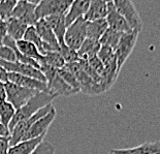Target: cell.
<instances>
[{"mask_svg":"<svg viewBox=\"0 0 160 154\" xmlns=\"http://www.w3.org/2000/svg\"><path fill=\"white\" fill-rule=\"evenodd\" d=\"M56 97H57L56 95L51 94L50 92H38V93H37L35 96H33L26 105H24L22 108H20L16 111V114L13 116L11 124L8 126L9 131H12V129L15 127L17 124H19L20 122L30 118L32 115H34L36 112H38L40 109L45 108L46 105L52 104V101Z\"/></svg>","mask_w":160,"mask_h":154,"instance_id":"1","label":"cell"},{"mask_svg":"<svg viewBox=\"0 0 160 154\" xmlns=\"http://www.w3.org/2000/svg\"><path fill=\"white\" fill-rule=\"evenodd\" d=\"M71 3L70 0H42L36 5V18L42 20L52 16H65Z\"/></svg>","mask_w":160,"mask_h":154,"instance_id":"2","label":"cell"},{"mask_svg":"<svg viewBox=\"0 0 160 154\" xmlns=\"http://www.w3.org/2000/svg\"><path fill=\"white\" fill-rule=\"evenodd\" d=\"M87 24L88 22L86 20L81 18L67 27L64 36V44L78 52L87 38Z\"/></svg>","mask_w":160,"mask_h":154,"instance_id":"3","label":"cell"},{"mask_svg":"<svg viewBox=\"0 0 160 154\" xmlns=\"http://www.w3.org/2000/svg\"><path fill=\"white\" fill-rule=\"evenodd\" d=\"M114 5L117 11L128 23L129 27L135 33H141L142 30V20L138 9L131 0H115Z\"/></svg>","mask_w":160,"mask_h":154,"instance_id":"4","label":"cell"},{"mask_svg":"<svg viewBox=\"0 0 160 154\" xmlns=\"http://www.w3.org/2000/svg\"><path fill=\"white\" fill-rule=\"evenodd\" d=\"M5 91H6V100L13 105L16 110L22 108L26 105L33 96L38 93L39 91L33 90V89L25 88L12 84L11 82L5 83Z\"/></svg>","mask_w":160,"mask_h":154,"instance_id":"5","label":"cell"},{"mask_svg":"<svg viewBox=\"0 0 160 154\" xmlns=\"http://www.w3.org/2000/svg\"><path fill=\"white\" fill-rule=\"evenodd\" d=\"M54 107L52 104L46 105L45 108L40 109L38 112H36L34 115H32L31 117L26 119L22 122H20L19 124H17L11 131V146L16 145V144L20 143L23 141V139L25 138L27 131H29V128L34 124V123L38 120V119L42 118L43 116H46L48 113H50V111L52 110Z\"/></svg>","mask_w":160,"mask_h":154,"instance_id":"6","label":"cell"},{"mask_svg":"<svg viewBox=\"0 0 160 154\" xmlns=\"http://www.w3.org/2000/svg\"><path fill=\"white\" fill-rule=\"evenodd\" d=\"M138 33L130 32L123 33L121 35V38L119 40V44L115 50L116 58H117V69L118 73H120L122 66L124 65L126 60L130 56V54L133 51L135 44L138 42Z\"/></svg>","mask_w":160,"mask_h":154,"instance_id":"7","label":"cell"},{"mask_svg":"<svg viewBox=\"0 0 160 154\" xmlns=\"http://www.w3.org/2000/svg\"><path fill=\"white\" fill-rule=\"evenodd\" d=\"M39 2V0H20L13 9L12 17L27 26H34L38 21L35 15V9Z\"/></svg>","mask_w":160,"mask_h":154,"instance_id":"8","label":"cell"},{"mask_svg":"<svg viewBox=\"0 0 160 154\" xmlns=\"http://www.w3.org/2000/svg\"><path fill=\"white\" fill-rule=\"evenodd\" d=\"M56 116H57V112L55 110V108H53L52 110L50 111V113H48L42 118L38 119V120L29 128V131H27L25 138L23 139V141L36 139V138H39V136H45L51 124L55 120Z\"/></svg>","mask_w":160,"mask_h":154,"instance_id":"9","label":"cell"},{"mask_svg":"<svg viewBox=\"0 0 160 154\" xmlns=\"http://www.w3.org/2000/svg\"><path fill=\"white\" fill-rule=\"evenodd\" d=\"M108 22V28L115 30L120 33H130L133 32L129 27L128 23L122 17V15L115 8L113 1H108V15L105 18Z\"/></svg>","mask_w":160,"mask_h":154,"instance_id":"10","label":"cell"},{"mask_svg":"<svg viewBox=\"0 0 160 154\" xmlns=\"http://www.w3.org/2000/svg\"><path fill=\"white\" fill-rule=\"evenodd\" d=\"M8 82L18 85V86L33 89V90H37L39 92H49L47 83L38 81V80H36V79L24 76V74L9 73L8 74Z\"/></svg>","mask_w":160,"mask_h":154,"instance_id":"11","label":"cell"},{"mask_svg":"<svg viewBox=\"0 0 160 154\" xmlns=\"http://www.w3.org/2000/svg\"><path fill=\"white\" fill-rule=\"evenodd\" d=\"M34 27H35L37 33H38V35L40 36V38L49 44L55 52H59V50H60L59 43H58V40L56 38L55 34L53 32L52 28L50 27V25L48 24L46 20L45 19L38 20L34 25Z\"/></svg>","mask_w":160,"mask_h":154,"instance_id":"12","label":"cell"},{"mask_svg":"<svg viewBox=\"0 0 160 154\" xmlns=\"http://www.w3.org/2000/svg\"><path fill=\"white\" fill-rule=\"evenodd\" d=\"M113 154H160V141L147 142L142 145L126 149H111Z\"/></svg>","mask_w":160,"mask_h":154,"instance_id":"13","label":"cell"},{"mask_svg":"<svg viewBox=\"0 0 160 154\" xmlns=\"http://www.w3.org/2000/svg\"><path fill=\"white\" fill-rule=\"evenodd\" d=\"M47 85H48V90H49L50 93L56 95V96H59V95L69 96V95L78 93L74 89L71 88L69 85L58 74V71L51 80L47 82Z\"/></svg>","mask_w":160,"mask_h":154,"instance_id":"14","label":"cell"},{"mask_svg":"<svg viewBox=\"0 0 160 154\" xmlns=\"http://www.w3.org/2000/svg\"><path fill=\"white\" fill-rule=\"evenodd\" d=\"M90 1L89 0H76L72 1L68 12L65 15V24L66 27L71 25L73 22L81 18H84L86 13L89 8Z\"/></svg>","mask_w":160,"mask_h":154,"instance_id":"15","label":"cell"},{"mask_svg":"<svg viewBox=\"0 0 160 154\" xmlns=\"http://www.w3.org/2000/svg\"><path fill=\"white\" fill-rule=\"evenodd\" d=\"M108 15V1L104 0H92L90 1L89 8L84 16L87 22L97 21V20L105 19Z\"/></svg>","mask_w":160,"mask_h":154,"instance_id":"16","label":"cell"},{"mask_svg":"<svg viewBox=\"0 0 160 154\" xmlns=\"http://www.w3.org/2000/svg\"><path fill=\"white\" fill-rule=\"evenodd\" d=\"M52 28L56 38L59 43V46H63L64 44V36L66 32V24H65V16H52L45 19Z\"/></svg>","mask_w":160,"mask_h":154,"instance_id":"17","label":"cell"},{"mask_svg":"<svg viewBox=\"0 0 160 154\" xmlns=\"http://www.w3.org/2000/svg\"><path fill=\"white\" fill-rule=\"evenodd\" d=\"M16 44H17V48H18V50L20 51V53L23 54L24 56L35 60L40 66L45 63V57L39 53V51L37 50V48L32 43L27 42L25 39H22V40H19V42H16Z\"/></svg>","mask_w":160,"mask_h":154,"instance_id":"18","label":"cell"},{"mask_svg":"<svg viewBox=\"0 0 160 154\" xmlns=\"http://www.w3.org/2000/svg\"><path fill=\"white\" fill-rule=\"evenodd\" d=\"M23 39L32 43L37 48V50L39 51V53L42 54V55H45V54L49 53V52H55L49 44L40 38V36L38 35V33H37L34 26H29L28 28H27Z\"/></svg>","mask_w":160,"mask_h":154,"instance_id":"19","label":"cell"},{"mask_svg":"<svg viewBox=\"0 0 160 154\" xmlns=\"http://www.w3.org/2000/svg\"><path fill=\"white\" fill-rule=\"evenodd\" d=\"M43 140H45V136L21 141L20 143L16 144V145L9 147L8 154H31Z\"/></svg>","mask_w":160,"mask_h":154,"instance_id":"20","label":"cell"},{"mask_svg":"<svg viewBox=\"0 0 160 154\" xmlns=\"http://www.w3.org/2000/svg\"><path fill=\"white\" fill-rule=\"evenodd\" d=\"M29 26L24 24L20 20L12 17L6 21V31H8V35L12 37L13 40L19 42L24 38V35L26 33V30Z\"/></svg>","mask_w":160,"mask_h":154,"instance_id":"21","label":"cell"},{"mask_svg":"<svg viewBox=\"0 0 160 154\" xmlns=\"http://www.w3.org/2000/svg\"><path fill=\"white\" fill-rule=\"evenodd\" d=\"M108 29V22L105 19L97 20V21L88 22L87 24V38L99 42L104 32Z\"/></svg>","mask_w":160,"mask_h":154,"instance_id":"22","label":"cell"},{"mask_svg":"<svg viewBox=\"0 0 160 154\" xmlns=\"http://www.w3.org/2000/svg\"><path fill=\"white\" fill-rule=\"evenodd\" d=\"M100 48H101V44L99 42L86 38V40L83 43L79 51H78V54H79V57L81 59L89 60L91 58L96 57L98 55V52H99Z\"/></svg>","mask_w":160,"mask_h":154,"instance_id":"23","label":"cell"},{"mask_svg":"<svg viewBox=\"0 0 160 154\" xmlns=\"http://www.w3.org/2000/svg\"><path fill=\"white\" fill-rule=\"evenodd\" d=\"M16 109L13 108L12 104H9L8 100L0 102V122L3 125L9 126L12 120L13 116L16 114Z\"/></svg>","mask_w":160,"mask_h":154,"instance_id":"24","label":"cell"},{"mask_svg":"<svg viewBox=\"0 0 160 154\" xmlns=\"http://www.w3.org/2000/svg\"><path fill=\"white\" fill-rule=\"evenodd\" d=\"M123 33H120V32H117L115 30H112L108 28L107 31L104 32V34L102 35V37L100 38L99 43L101 46H104V47H108L111 49H113L114 51L116 50L117 48L118 44H119V40L121 38V35Z\"/></svg>","mask_w":160,"mask_h":154,"instance_id":"25","label":"cell"},{"mask_svg":"<svg viewBox=\"0 0 160 154\" xmlns=\"http://www.w3.org/2000/svg\"><path fill=\"white\" fill-rule=\"evenodd\" d=\"M43 57H45V63L43 64L55 68L56 70H59L65 66V62H64L63 58L61 57L59 52H49V53L45 54Z\"/></svg>","mask_w":160,"mask_h":154,"instance_id":"26","label":"cell"},{"mask_svg":"<svg viewBox=\"0 0 160 154\" xmlns=\"http://www.w3.org/2000/svg\"><path fill=\"white\" fill-rule=\"evenodd\" d=\"M58 74H59V76L62 78L71 88L74 89L77 92L81 91L80 84H79V82H78V80H77L76 76L71 73L69 68L66 66V64H65V66H64L63 68H61V69L58 70Z\"/></svg>","mask_w":160,"mask_h":154,"instance_id":"27","label":"cell"},{"mask_svg":"<svg viewBox=\"0 0 160 154\" xmlns=\"http://www.w3.org/2000/svg\"><path fill=\"white\" fill-rule=\"evenodd\" d=\"M17 3V0H2L0 1V18L3 21H8L12 17L13 9H15Z\"/></svg>","mask_w":160,"mask_h":154,"instance_id":"28","label":"cell"},{"mask_svg":"<svg viewBox=\"0 0 160 154\" xmlns=\"http://www.w3.org/2000/svg\"><path fill=\"white\" fill-rule=\"evenodd\" d=\"M59 54L61 55V57L63 58L65 64H70V63L78 62V61H80V59H81L77 51L70 49V48L67 47L66 44L60 46Z\"/></svg>","mask_w":160,"mask_h":154,"instance_id":"29","label":"cell"},{"mask_svg":"<svg viewBox=\"0 0 160 154\" xmlns=\"http://www.w3.org/2000/svg\"><path fill=\"white\" fill-rule=\"evenodd\" d=\"M54 152H55V147L50 142L43 140L31 154H54Z\"/></svg>","mask_w":160,"mask_h":154,"instance_id":"30","label":"cell"},{"mask_svg":"<svg viewBox=\"0 0 160 154\" xmlns=\"http://www.w3.org/2000/svg\"><path fill=\"white\" fill-rule=\"evenodd\" d=\"M0 59L6 60V61H16L15 53L12 49L5 47L0 46Z\"/></svg>","mask_w":160,"mask_h":154,"instance_id":"31","label":"cell"},{"mask_svg":"<svg viewBox=\"0 0 160 154\" xmlns=\"http://www.w3.org/2000/svg\"><path fill=\"white\" fill-rule=\"evenodd\" d=\"M11 138L0 136V154H8L11 147Z\"/></svg>","mask_w":160,"mask_h":154,"instance_id":"32","label":"cell"},{"mask_svg":"<svg viewBox=\"0 0 160 154\" xmlns=\"http://www.w3.org/2000/svg\"><path fill=\"white\" fill-rule=\"evenodd\" d=\"M8 35L6 31V22L0 18V46H3V39Z\"/></svg>","mask_w":160,"mask_h":154,"instance_id":"33","label":"cell"},{"mask_svg":"<svg viewBox=\"0 0 160 154\" xmlns=\"http://www.w3.org/2000/svg\"><path fill=\"white\" fill-rule=\"evenodd\" d=\"M0 136H3V138H11V131L8 126L3 125L1 122H0Z\"/></svg>","mask_w":160,"mask_h":154,"instance_id":"34","label":"cell"},{"mask_svg":"<svg viewBox=\"0 0 160 154\" xmlns=\"http://www.w3.org/2000/svg\"><path fill=\"white\" fill-rule=\"evenodd\" d=\"M6 100V91H5V83L0 81V102Z\"/></svg>","mask_w":160,"mask_h":154,"instance_id":"35","label":"cell"},{"mask_svg":"<svg viewBox=\"0 0 160 154\" xmlns=\"http://www.w3.org/2000/svg\"><path fill=\"white\" fill-rule=\"evenodd\" d=\"M0 81L3 82V83L8 82V73L1 66H0Z\"/></svg>","mask_w":160,"mask_h":154,"instance_id":"36","label":"cell"},{"mask_svg":"<svg viewBox=\"0 0 160 154\" xmlns=\"http://www.w3.org/2000/svg\"><path fill=\"white\" fill-rule=\"evenodd\" d=\"M108 154H113V153H111V152H110V153H108Z\"/></svg>","mask_w":160,"mask_h":154,"instance_id":"37","label":"cell"}]
</instances>
